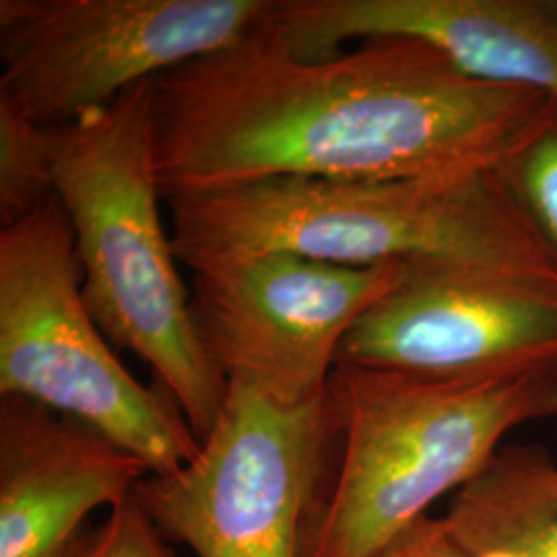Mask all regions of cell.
I'll return each mask as SVG.
<instances>
[{
	"label": "cell",
	"instance_id": "11",
	"mask_svg": "<svg viewBox=\"0 0 557 557\" xmlns=\"http://www.w3.org/2000/svg\"><path fill=\"white\" fill-rule=\"evenodd\" d=\"M151 475L143 458L27 398L0 403V557H50Z\"/></svg>",
	"mask_w": 557,
	"mask_h": 557
},
{
	"label": "cell",
	"instance_id": "2",
	"mask_svg": "<svg viewBox=\"0 0 557 557\" xmlns=\"http://www.w3.org/2000/svg\"><path fill=\"white\" fill-rule=\"evenodd\" d=\"M190 273L298 255L341 267L458 264L557 287V257L498 170L432 178L278 176L165 197Z\"/></svg>",
	"mask_w": 557,
	"mask_h": 557
},
{
	"label": "cell",
	"instance_id": "15",
	"mask_svg": "<svg viewBox=\"0 0 557 557\" xmlns=\"http://www.w3.org/2000/svg\"><path fill=\"white\" fill-rule=\"evenodd\" d=\"M91 557H176L161 537L160 527L143 508L135 492L112 508L108 522L94 531Z\"/></svg>",
	"mask_w": 557,
	"mask_h": 557
},
{
	"label": "cell",
	"instance_id": "5",
	"mask_svg": "<svg viewBox=\"0 0 557 557\" xmlns=\"http://www.w3.org/2000/svg\"><path fill=\"white\" fill-rule=\"evenodd\" d=\"M83 298L75 234L57 195L0 227V395L94 428L143 458L151 475L199 457L174 398L143 386L114 356Z\"/></svg>",
	"mask_w": 557,
	"mask_h": 557
},
{
	"label": "cell",
	"instance_id": "14",
	"mask_svg": "<svg viewBox=\"0 0 557 557\" xmlns=\"http://www.w3.org/2000/svg\"><path fill=\"white\" fill-rule=\"evenodd\" d=\"M498 172L557 257V116Z\"/></svg>",
	"mask_w": 557,
	"mask_h": 557
},
{
	"label": "cell",
	"instance_id": "17",
	"mask_svg": "<svg viewBox=\"0 0 557 557\" xmlns=\"http://www.w3.org/2000/svg\"><path fill=\"white\" fill-rule=\"evenodd\" d=\"M91 543H94V531H81L77 537L50 557H91Z\"/></svg>",
	"mask_w": 557,
	"mask_h": 557
},
{
	"label": "cell",
	"instance_id": "12",
	"mask_svg": "<svg viewBox=\"0 0 557 557\" xmlns=\"http://www.w3.org/2000/svg\"><path fill=\"white\" fill-rule=\"evenodd\" d=\"M444 518L469 556L557 557L556 460L539 448L502 446Z\"/></svg>",
	"mask_w": 557,
	"mask_h": 557
},
{
	"label": "cell",
	"instance_id": "4",
	"mask_svg": "<svg viewBox=\"0 0 557 557\" xmlns=\"http://www.w3.org/2000/svg\"><path fill=\"white\" fill-rule=\"evenodd\" d=\"M326 407L337 450L298 557H370L475 478L512 430L557 418V374L430 380L335 363Z\"/></svg>",
	"mask_w": 557,
	"mask_h": 557
},
{
	"label": "cell",
	"instance_id": "13",
	"mask_svg": "<svg viewBox=\"0 0 557 557\" xmlns=\"http://www.w3.org/2000/svg\"><path fill=\"white\" fill-rule=\"evenodd\" d=\"M52 197V128L0 96V227L29 218Z\"/></svg>",
	"mask_w": 557,
	"mask_h": 557
},
{
	"label": "cell",
	"instance_id": "6",
	"mask_svg": "<svg viewBox=\"0 0 557 557\" xmlns=\"http://www.w3.org/2000/svg\"><path fill=\"white\" fill-rule=\"evenodd\" d=\"M277 0H0V96L48 128L234 46Z\"/></svg>",
	"mask_w": 557,
	"mask_h": 557
},
{
	"label": "cell",
	"instance_id": "16",
	"mask_svg": "<svg viewBox=\"0 0 557 557\" xmlns=\"http://www.w3.org/2000/svg\"><path fill=\"white\" fill-rule=\"evenodd\" d=\"M370 557H471L458 543L446 518L423 517Z\"/></svg>",
	"mask_w": 557,
	"mask_h": 557
},
{
	"label": "cell",
	"instance_id": "3",
	"mask_svg": "<svg viewBox=\"0 0 557 557\" xmlns=\"http://www.w3.org/2000/svg\"><path fill=\"white\" fill-rule=\"evenodd\" d=\"M52 137L54 195L75 234L85 304L112 345L147 361L202 442L230 382L200 345L161 221L153 81Z\"/></svg>",
	"mask_w": 557,
	"mask_h": 557
},
{
	"label": "cell",
	"instance_id": "1",
	"mask_svg": "<svg viewBox=\"0 0 557 557\" xmlns=\"http://www.w3.org/2000/svg\"><path fill=\"white\" fill-rule=\"evenodd\" d=\"M556 116L545 96L473 79L413 38H370L326 59H299L273 17L153 79L163 199L278 176L499 170Z\"/></svg>",
	"mask_w": 557,
	"mask_h": 557
},
{
	"label": "cell",
	"instance_id": "18",
	"mask_svg": "<svg viewBox=\"0 0 557 557\" xmlns=\"http://www.w3.org/2000/svg\"><path fill=\"white\" fill-rule=\"evenodd\" d=\"M471 557H517L515 554H510V552H502V549H490V552H481V554H475V556Z\"/></svg>",
	"mask_w": 557,
	"mask_h": 557
},
{
	"label": "cell",
	"instance_id": "7",
	"mask_svg": "<svg viewBox=\"0 0 557 557\" xmlns=\"http://www.w3.org/2000/svg\"><path fill=\"white\" fill-rule=\"evenodd\" d=\"M227 382L199 457L143 479L135 496L160 531L199 557H298L308 508L337 450L326 393L292 405L250 382Z\"/></svg>",
	"mask_w": 557,
	"mask_h": 557
},
{
	"label": "cell",
	"instance_id": "8",
	"mask_svg": "<svg viewBox=\"0 0 557 557\" xmlns=\"http://www.w3.org/2000/svg\"><path fill=\"white\" fill-rule=\"evenodd\" d=\"M405 271L285 252L225 260L193 273L190 317L225 379L298 405L324 397L343 341Z\"/></svg>",
	"mask_w": 557,
	"mask_h": 557
},
{
	"label": "cell",
	"instance_id": "9",
	"mask_svg": "<svg viewBox=\"0 0 557 557\" xmlns=\"http://www.w3.org/2000/svg\"><path fill=\"white\" fill-rule=\"evenodd\" d=\"M337 363L430 380L557 374V287L458 264H407Z\"/></svg>",
	"mask_w": 557,
	"mask_h": 557
},
{
	"label": "cell",
	"instance_id": "10",
	"mask_svg": "<svg viewBox=\"0 0 557 557\" xmlns=\"http://www.w3.org/2000/svg\"><path fill=\"white\" fill-rule=\"evenodd\" d=\"M273 27L299 59L343 44L413 38L473 79L533 91L557 108V0H278Z\"/></svg>",
	"mask_w": 557,
	"mask_h": 557
}]
</instances>
